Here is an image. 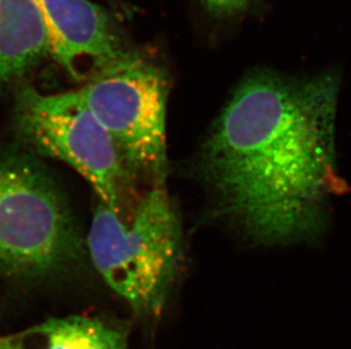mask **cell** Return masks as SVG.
<instances>
[{"label":"cell","mask_w":351,"mask_h":349,"mask_svg":"<svg viewBox=\"0 0 351 349\" xmlns=\"http://www.w3.org/2000/svg\"><path fill=\"white\" fill-rule=\"evenodd\" d=\"M48 53L74 79L113 63L126 48L106 12L90 0H34ZM89 76V77H90Z\"/></svg>","instance_id":"6"},{"label":"cell","mask_w":351,"mask_h":349,"mask_svg":"<svg viewBox=\"0 0 351 349\" xmlns=\"http://www.w3.org/2000/svg\"><path fill=\"white\" fill-rule=\"evenodd\" d=\"M0 349H12L10 336L0 337Z\"/></svg>","instance_id":"10"},{"label":"cell","mask_w":351,"mask_h":349,"mask_svg":"<svg viewBox=\"0 0 351 349\" xmlns=\"http://www.w3.org/2000/svg\"><path fill=\"white\" fill-rule=\"evenodd\" d=\"M338 96L332 74L255 73L213 126L199 172L219 214L249 241L297 244L324 229L338 185Z\"/></svg>","instance_id":"1"},{"label":"cell","mask_w":351,"mask_h":349,"mask_svg":"<svg viewBox=\"0 0 351 349\" xmlns=\"http://www.w3.org/2000/svg\"><path fill=\"white\" fill-rule=\"evenodd\" d=\"M10 340L12 349H129L119 330L81 315L47 320Z\"/></svg>","instance_id":"8"},{"label":"cell","mask_w":351,"mask_h":349,"mask_svg":"<svg viewBox=\"0 0 351 349\" xmlns=\"http://www.w3.org/2000/svg\"><path fill=\"white\" fill-rule=\"evenodd\" d=\"M113 140L128 174L160 184L166 170L169 81L157 64L126 49L77 89Z\"/></svg>","instance_id":"4"},{"label":"cell","mask_w":351,"mask_h":349,"mask_svg":"<svg viewBox=\"0 0 351 349\" xmlns=\"http://www.w3.org/2000/svg\"><path fill=\"white\" fill-rule=\"evenodd\" d=\"M47 56L46 30L34 0H0V90Z\"/></svg>","instance_id":"7"},{"label":"cell","mask_w":351,"mask_h":349,"mask_svg":"<svg viewBox=\"0 0 351 349\" xmlns=\"http://www.w3.org/2000/svg\"><path fill=\"white\" fill-rule=\"evenodd\" d=\"M209 13L215 16H232L240 13L252 0H202Z\"/></svg>","instance_id":"9"},{"label":"cell","mask_w":351,"mask_h":349,"mask_svg":"<svg viewBox=\"0 0 351 349\" xmlns=\"http://www.w3.org/2000/svg\"><path fill=\"white\" fill-rule=\"evenodd\" d=\"M86 242L104 281L136 314L162 313L182 259L180 221L162 184L143 196L130 221L100 202Z\"/></svg>","instance_id":"2"},{"label":"cell","mask_w":351,"mask_h":349,"mask_svg":"<svg viewBox=\"0 0 351 349\" xmlns=\"http://www.w3.org/2000/svg\"><path fill=\"white\" fill-rule=\"evenodd\" d=\"M82 254L77 220L53 178L34 160L0 153V271L46 277Z\"/></svg>","instance_id":"3"},{"label":"cell","mask_w":351,"mask_h":349,"mask_svg":"<svg viewBox=\"0 0 351 349\" xmlns=\"http://www.w3.org/2000/svg\"><path fill=\"white\" fill-rule=\"evenodd\" d=\"M14 122L25 144L72 167L93 186L101 203L121 212V193L129 174L113 140L77 90L43 94L24 88L16 96Z\"/></svg>","instance_id":"5"}]
</instances>
